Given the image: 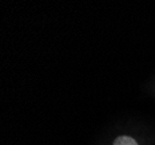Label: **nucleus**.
<instances>
[{
	"label": "nucleus",
	"mask_w": 155,
	"mask_h": 145,
	"mask_svg": "<svg viewBox=\"0 0 155 145\" xmlns=\"http://www.w3.org/2000/svg\"><path fill=\"white\" fill-rule=\"evenodd\" d=\"M114 145H139L136 139H133L130 136H119L115 139Z\"/></svg>",
	"instance_id": "1"
}]
</instances>
